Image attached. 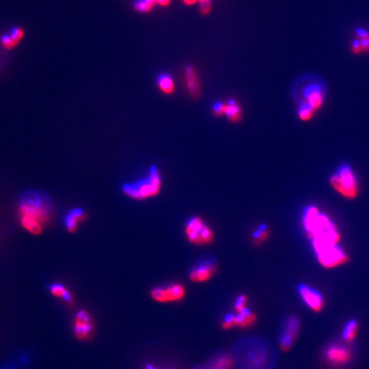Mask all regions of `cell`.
<instances>
[{
  "label": "cell",
  "mask_w": 369,
  "mask_h": 369,
  "mask_svg": "<svg viewBox=\"0 0 369 369\" xmlns=\"http://www.w3.org/2000/svg\"><path fill=\"white\" fill-rule=\"evenodd\" d=\"M217 272V265L213 259L199 262L191 269L189 278L194 283H203L210 280Z\"/></svg>",
  "instance_id": "obj_9"
},
{
  "label": "cell",
  "mask_w": 369,
  "mask_h": 369,
  "mask_svg": "<svg viewBox=\"0 0 369 369\" xmlns=\"http://www.w3.org/2000/svg\"><path fill=\"white\" fill-rule=\"evenodd\" d=\"M185 288L180 283H172L154 288L150 291V296L154 301L162 303L180 302L184 299Z\"/></svg>",
  "instance_id": "obj_6"
},
{
  "label": "cell",
  "mask_w": 369,
  "mask_h": 369,
  "mask_svg": "<svg viewBox=\"0 0 369 369\" xmlns=\"http://www.w3.org/2000/svg\"><path fill=\"white\" fill-rule=\"evenodd\" d=\"M183 1H184V3H186V4H188V5H191V4H193L197 0H183Z\"/></svg>",
  "instance_id": "obj_37"
},
{
  "label": "cell",
  "mask_w": 369,
  "mask_h": 369,
  "mask_svg": "<svg viewBox=\"0 0 369 369\" xmlns=\"http://www.w3.org/2000/svg\"><path fill=\"white\" fill-rule=\"evenodd\" d=\"M50 292L52 296H56L58 298H63L68 303L73 302V296L71 293L68 291L64 286L61 284H53L50 287Z\"/></svg>",
  "instance_id": "obj_17"
},
{
  "label": "cell",
  "mask_w": 369,
  "mask_h": 369,
  "mask_svg": "<svg viewBox=\"0 0 369 369\" xmlns=\"http://www.w3.org/2000/svg\"><path fill=\"white\" fill-rule=\"evenodd\" d=\"M157 83L162 92H164L166 94H172L174 92L175 86H174L172 78L169 76V74H163L159 75L157 79Z\"/></svg>",
  "instance_id": "obj_18"
},
{
  "label": "cell",
  "mask_w": 369,
  "mask_h": 369,
  "mask_svg": "<svg viewBox=\"0 0 369 369\" xmlns=\"http://www.w3.org/2000/svg\"><path fill=\"white\" fill-rule=\"evenodd\" d=\"M350 50H351V52H352L354 55H357H357L362 54V53H363L360 38L356 37V38L352 39L351 45H350Z\"/></svg>",
  "instance_id": "obj_26"
},
{
  "label": "cell",
  "mask_w": 369,
  "mask_h": 369,
  "mask_svg": "<svg viewBox=\"0 0 369 369\" xmlns=\"http://www.w3.org/2000/svg\"><path fill=\"white\" fill-rule=\"evenodd\" d=\"M78 220L74 217L71 214L69 215L68 217H66L65 219V225L67 226V229L70 231V232H75L77 229V223H78Z\"/></svg>",
  "instance_id": "obj_25"
},
{
  "label": "cell",
  "mask_w": 369,
  "mask_h": 369,
  "mask_svg": "<svg viewBox=\"0 0 369 369\" xmlns=\"http://www.w3.org/2000/svg\"><path fill=\"white\" fill-rule=\"evenodd\" d=\"M142 1L146 2V3H149V4L152 5V6H154V4H155L156 2H157V0H142Z\"/></svg>",
  "instance_id": "obj_36"
},
{
  "label": "cell",
  "mask_w": 369,
  "mask_h": 369,
  "mask_svg": "<svg viewBox=\"0 0 369 369\" xmlns=\"http://www.w3.org/2000/svg\"><path fill=\"white\" fill-rule=\"evenodd\" d=\"M158 369V368H156V367L153 366V365H151V364H147V366H146V369Z\"/></svg>",
  "instance_id": "obj_38"
},
{
  "label": "cell",
  "mask_w": 369,
  "mask_h": 369,
  "mask_svg": "<svg viewBox=\"0 0 369 369\" xmlns=\"http://www.w3.org/2000/svg\"><path fill=\"white\" fill-rule=\"evenodd\" d=\"M157 3L162 5V6H167L170 3V0H157Z\"/></svg>",
  "instance_id": "obj_35"
},
{
  "label": "cell",
  "mask_w": 369,
  "mask_h": 369,
  "mask_svg": "<svg viewBox=\"0 0 369 369\" xmlns=\"http://www.w3.org/2000/svg\"><path fill=\"white\" fill-rule=\"evenodd\" d=\"M50 202L43 195L30 191L26 193L20 201V213L38 220L39 222H45L50 213Z\"/></svg>",
  "instance_id": "obj_4"
},
{
  "label": "cell",
  "mask_w": 369,
  "mask_h": 369,
  "mask_svg": "<svg viewBox=\"0 0 369 369\" xmlns=\"http://www.w3.org/2000/svg\"><path fill=\"white\" fill-rule=\"evenodd\" d=\"M233 320H234V314L232 313H229L227 315H225V317L223 318L222 322H221V328L224 330H228L231 328H234V323H233Z\"/></svg>",
  "instance_id": "obj_24"
},
{
  "label": "cell",
  "mask_w": 369,
  "mask_h": 369,
  "mask_svg": "<svg viewBox=\"0 0 369 369\" xmlns=\"http://www.w3.org/2000/svg\"><path fill=\"white\" fill-rule=\"evenodd\" d=\"M224 114L226 115L227 119L233 123L239 122L241 119V116H242L240 108L234 100H229L228 103L225 105Z\"/></svg>",
  "instance_id": "obj_16"
},
{
  "label": "cell",
  "mask_w": 369,
  "mask_h": 369,
  "mask_svg": "<svg viewBox=\"0 0 369 369\" xmlns=\"http://www.w3.org/2000/svg\"><path fill=\"white\" fill-rule=\"evenodd\" d=\"M22 35H23V31H22V29H18V28H14V29H11L10 33V38H12L14 43L18 41L22 37Z\"/></svg>",
  "instance_id": "obj_29"
},
{
  "label": "cell",
  "mask_w": 369,
  "mask_h": 369,
  "mask_svg": "<svg viewBox=\"0 0 369 369\" xmlns=\"http://www.w3.org/2000/svg\"><path fill=\"white\" fill-rule=\"evenodd\" d=\"M298 293L302 301L313 311L319 313L323 309L324 298L317 290L311 288L305 284L298 286Z\"/></svg>",
  "instance_id": "obj_11"
},
{
  "label": "cell",
  "mask_w": 369,
  "mask_h": 369,
  "mask_svg": "<svg viewBox=\"0 0 369 369\" xmlns=\"http://www.w3.org/2000/svg\"><path fill=\"white\" fill-rule=\"evenodd\" d=\"M326 357L328 362L335 364L341 365L347 363L350 360L351 352L348 348L341 345H332L326 351Z\"/></svg>",
  "instance_id": "obj_12"
},
{
  "label": "cell",
  "mask_w": 369,
  "mask_h": 369,
  "mask_svg": "<svg viewBox=\"0 0 369 369\" xmlns=\"http://www.w3.org/2000/svg\"><path fill=\"white\" fill-rule=\"evenodd\" d=\"M267 234H268V230H267V225L261 224V226H259L258 229L253 232L252 236L254 238L255 241L261 243V241H263L267 238Z\"/></svg>",
  "instance_id": "obj_22"
},
{
  "label": "cell",
  "mask_w": 369,
  "mask_h": 369,
  "mask_svg": "<svg viewBox=\"0 0 369 369\" xmlns=\"http://www.w3.org/2000/svg\"><path fill=\"white\" fill-rule=\"evenodd\" d=\"M358 330V324L356 320H351L347 323L344 331H343V338L347 342H351L355 339Z\"/></svg>",
  "instance_id": "obj_19"
},
{
  "label": "cell",
  "mask_w": 369,
  "mask_h": 369,
  "mask_svg": "<svg viewBox=\"0 0 369 369\" xmlns=\"http://www.w3.org/2000/svg\"><path fill=\"white\" fill-rule=\"evenodd\" d=\"M302 221L319 263L326 268H332L349 261L338 243L341 235L333 221L318 208L309 205L303 210Z\"/></svg>",
  "instance_id": "obj_1"
},
{
  "label": "cell",
  "mask_w": 369,
  "mask_h": 369,
  "mask_svg": "<svg viewBox=\"0 0 369 369\" xmlns=\"http://www.w3.org/2000/svg\"><path fill=\"white\" fill-rule=\"evenodd\" d=\"M315 109L306 103H300L298 108V116L303 121H309L315 114Z\"/></svg>",
  "instance_id": "obj_20"
},
{
  "label": "cell",
  "mask_w": 369,
  "mask_h": 369,
  "mask_svg": "<svg viewBox=\"0 0 369 369\" xmlns=\"http://www.w3.org/2000/svg\"><path fill=\"white\" fill-rule=\"evenodd\" d=\"M363 53H369V35L366 38H360Z\"/></svg>",
  "instance_id": "obj_32"
},
{
  "label": "cell",
  "mask_w": 369,
  "mask_h": 369,
  "mask_svg": "<svg viewBox=\"0 0 369 369\" xmlns=\"http://www.w3.org/2000/svg\"><path fill=\"white\" fill-rule=\"evenodd\" d=\"M248 307V296L245 294H241L236 298L234 302V309L235 312L241 311L243 309Z\"/></svg>",
  "instance_id": "obj_23"
},
{
  "label": "cell",
  "mask_w": 369,
  "mask_h": 369,
  "mask_svg": "<svg viewBox=\"0 0 369 369\" xmlns=\"http://www.w3.org/2000/svg\"><path fill=\"white\" fill-rule=\"evenodd\" d=\"M301 322L296 316L287 319L285 329L280 338V347L282 351H288L293 347L296 337L299 334Z\"/></svg>",
  "instance_id": "obj_8"
},
{
  "label": "cell",
  "mask_w": 369,
  "mask_h": 369,
  "mask_svg": "<svg viewBox=\"0 0 369 369\" xmlns=\"http://www.w3.org/2000/svg\"><path fill=\"white\" fill-rule=\"evenodd\" d=\"M1 42H2V44L5 45L6 47H9L10 45H14V42H13L12 38H10V35H5L2 36V38H1Z\"/></svg>",
  "instance_id": "obj_33"
},
{
  "label": "cell",
  "mask_w": 369,
  "mask_h": 369,
  "mask_svg": "<svg viewBox=\"0 0 369 369\" xmlns=\"http://www.w3.org/2000/svg\"><path fill=\"white\" fill-rule=\"evenodd\" d=\"M326 96V87L321 81H313L302 86L301 102L311 105L315 111L322 107ZM299 103V104H300Z\"/></svg>",
  "instance_id": "obj_7"
},
{
  "label": "cell",
  "mask_w": 369,
  "mask_h": 369,
  "mask_svg": "<svg viewBox=\"0 0 369 369\" xmlns=\"http://www.w3.org/2000/svg\"><path fill=\"white\" fill-rule=\"evenodd\" d=\"M70 214H71L74 217H75L79 221L83 219V216H84V213H83L82 210H80V209L73 210L71 211V213Z\"/></svg>",
  "instance_id": "obj_34"
},
{
  "label": "cell",
  "mask_w": 369,
  "mask_h": 369,
  "mask_svg": "<svg viewBox=\"0 0 369 369\" xmlns=\"http://www.w3.org/2000/svg\"><path fill=\"white\" fill-rule=\"evenodd\" d=\"M93 329V323L89 314L85 310L78 312L74 322L75 337L79 340H87L92 336Z\"/></svg>",
  "instance_id": "obj_10"
},
{
  "label": "cell",
  "mask_w": 369,
  "mask_h": 369,
  "mask_svg": "<svg viewBox=\"0 0 369 369\" xmlns=\"http://www.w3.org/2000/svg\"><path fill=\"white\" fill-rule=\"evenodd\" d=\"M329 182L335 191L347 199H354L359 193L357 177L349 164H341L337 171L330 176Z\"/></svg>",
  "instance_id": "obj_3"
},
{
  "label": "cell",
  "mask_w": 369,
  "mask_h": 369,
  "mask_svg": "<svg viewBox=\"0 0 369 369\" xmlns=\"http://www.w3.org/2000/svg\"><path fill=\"white\" fill-rule=\"evenodd\" d=\"M21 223L28 232H31L35 235H38L42 232V223L33 217L21 215Z\"/></svg>",
  "instance_id": "obj_15"
},
{
  "label": "cell",
  "mask_w": 369,
  "mask_h": 369,
  "mask_svg": "<svg viewBox=\"0 0 369 369\" xmlns=\"http://www.w3.org/2000/svg\"><path fill=\"white\" fill-rule=\"evenodd\" d=\"M185 80L190 95L194 99H198L200 97V83L194 67L187 66L185 68Z\"/></svg>",
  "instance_id": "obj_13"
},
{
  "label": "cell",
  "mask_w": 369,
  "mask_h": 369,
  "mask_svg": "<svg viewBox=\"0 0 369 369\" xmlns=\"http://www.w3.org/2000/svg\"><path fill=\"white\" fill-rule=\"evenodd\" d=\"M185 234L193 245H209L214 240L213 232L200 217H191L185 225Z\"/></svg>",
  "instance_id": "obj_5"
},
{
  "label": "cell",
  "mask_w": 369,
  "mask_h": 369,
  "mask_svg": "<svg viewBox=\"0 0 369 369\" xmlns=\"http://www.w3.org/2000/svg\"><path fill=\"white\" fill-rule=\"evenodd\" d=\"M215 369V368H214V367L212 366V365H211V367H210V368H204V369Z\"/></svg>",
  "instance_id": "obj_39"
},
{
  "label": "cell",
  "mask_w": 369,
  "mask_h": 369,
  "mask_svg": "<svg viewBox=\"0 0 369 369\" xmlns=\"http://www.w3.org/2000/svg\"><path fill=\"white\" fill-rule=\"evenodd\" d=\"M257 315L254 312L249 309L248 307L243 309L241 311L237 312L234 314V328H248L252 327L257 322Z\"/></svg>",
  "instance_id": "obj_14"
},
{
  "label": "cell",
  "mask_w": 369,
  "mask_h": 369,
  "mask_svg": "<svg viewBox=\"0 0 369 369\" xmlns=\"http://www.w3.org/2000/svg\"><path fill=\"white\" fill-rule=\"evenodd\" d=\"M152 7V5L144 2L142 0H139L137 3H135V9L140 12H148L151 10Z\"/></svg>",
  "instance_id": "obj_27"
},
{
  "label": "cell",
  "mask_w": 369,
  "mask_h": 369,
  "mask_svg": "<svg viewBox=\"0 0 369 369\" xmlns=\"http://www.w3.org/2000/svg\"><path fill=\"white\" fill-rule=\"evenodd\" d=\"M233 365V360L229 356H221L214 361L212 366L217 369H231Z\"/></svg>",
  "instance_id": "obj_21"
},
{
  "label": "cell",
  "mask_w": 369,
  "mask_h": 369,
  "mask_svg": "<svg viewBox=\"0 0 369 369\" xmlns=\"http://www.w3.org/2000/svg\"><path fill=\"white\" fill-rule=\"evenodd\" d=\"M225 111V105L221 102H217L213 105L214 115L217 116L222 115Z\"/></svg>",
  "instance_id": "obj_28"
},
{
  "label": "cell",
  "mask_w": 369,
  "mask_h": 369,
  "mask_svg": "<svg viewBox=\"0 0 369 369\" xmlns=\"http://www.w3.org/2000/svg\"><path fill=\"white\" fill-rule=\"evenodd\" d=\"M355 33H356L357 38H366L369 35V31L363 28H357L355 29Z\"/></svg>",
  "instance_id": "obj_31"
},
{
  "label": "cell",
  "mask_w": 369,
  "mask_h": 369,
  "mask_svg": "<svg viewBox=\"0 0 369 369\" xmlns=\"http://www.w3.org/2000/svg\"><path fill=\"white\" fill-rule=\"evenodd\" d=\"M161 185L162 183L158 169L156 166H151L147 178L131 184H125L122 186V190L125 194L134 199H146L158 194Z\"/></svg>",
  "instance_id": "obj_2"
},
{
  "label": "cell",
  "mask_w": 369,
  "mask_h": 369,
  "mask_svg": "<svg viewBox=\"0 0 369 369\" xmlns=\"http://www.w3.org/2000/svg\"><path fill=\"white\" fill-rule=\"evenodd\" d=\"M200 3V11L202 14L204 15H207L210 12L211 10V3H210V0H204Z\"/></svg>",
  "instance_id": "obj_30"
}]
</instances>
